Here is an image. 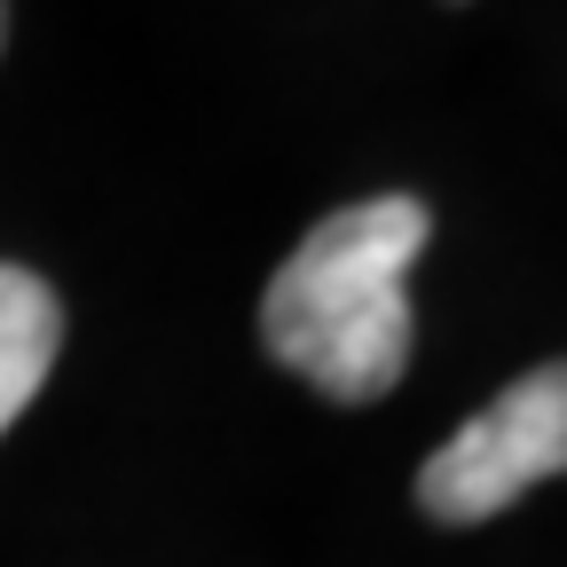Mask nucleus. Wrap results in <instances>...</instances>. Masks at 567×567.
<instances>
[{
    "label": "nucleus",
    "mask_w": 567,
    "mask_h": 567,
    "mask_svg": "<svg viewBox=\"0 0 567 567\" xmlns=\"http://www.w3.org/2000/svg\"><path fill=\"white\" fill-rule=\"evenodd\" d=\"M0 40H9V0H0Z\"/></svg>",
    "instance_id": "20e7f679"
},
{
    "label": "nucleus",
    "mask_w": 567,
    "mask_h": 567,
    "mask_svg": "<svg viewBox=\"0 0 567 567\" xmlns=\"http://www.w3.org/2000/svg\"><path fill=\"white\" fill-rule=\"evenodd\" d=\"M417 197L339 205L268 276L260 347L323 402H379L410 371V268L425 252Z\"/></svg>",
    "instance_id": "f257e3e1"
},
{
    "label": "nucleus",
    "mask_w": 567,
    "mask_h": 567,
    "mask_svg": "<svg viewBox=\"0 0 567 567\" xmlns=\"http://www.w3.org/2000/svg\"><path fill=\"white\" fill-rule=\"evenodd\" d=\"M559 465H567V371L544 363V371L513 379L481 417H465L417 465V505L442 528H473V520H496L505 505H520Z\"/></svg>",
    "instance_id": "f03ea898"
},
{
    "label": "nucleus",
    "mask_w": 567,
    "mask_h": 567,
    "mask_svg": "<svg viewBox=\"0 0 567 567\" xmlns=\"http://www.w3.org/2000/svg\"><path fill=\"white\" fill-rule=\"evenodd\" d=\"M55 347H63V308L32 268L0 260V434L32 410L40 379L55 371Z\"/></svg>",
    "instance_id": "7ed1b4c3"
}]
</instances>
